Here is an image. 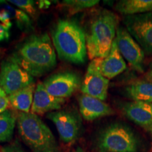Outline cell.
<instances>
[{"label": "cell", "instance_id": "obj_28", "mask_svg": "<svg viewBox=\"0 0 152 152\" xmlns=\"http://www.w3.org/2000/svg\"><path fill=\"white\" fill-rule=\"evenodd\" d=\"M145 78L147 81L152 82V62L150 64L147 73L145 74Z\"/></svg>", "mask_w": 152, "mask_h": 152}, {"label": "cell", "instance_id": "obj_5", "mask_svg": "<svg viewBox=\"0 0 152 152\" xmlns=\"http://www.w3.org/2000/svg\"><path fill=\"white\" fill-rule=\"evenodd\" d=\"M138 140L134 132L122 123H113L100 132L96 146L100 152H137Z\"/></svg>", "mask_w": 152, "mask_h": 152}, {"label": "cell", "instance_id": "obj_8", "mask_svg": "<svg viewBox=\"0 0 152 152\" xmlns=\"http://www.w3.org/2000/svg\"><path fill=\"white\" fill-rule=\"evenodd\" d=\"M125 28L134 38L144 53H152V11L132 16L123 19Z\"/></svg>", "mask_w": 152, "mask_h": 152}, {"label": "cell", "instance_id": "obj_24", "mask_svg": "<svg viewBox=\"0 0 152 152\" xmlns=\"http://www.w3.org/2000/svg\"><path fill=\"white\" fill-rule=\"evenodd\" d=\"M9 106V96L0 88V114L8 109Z\"/></svg>", "mask_w": 152, "mask_h": 152}, {"label": "cell", "instance_id": "obj_15", "mask_svg": "<svg viewBox=\"0 0 152 152\" xmlns=\"http://www.w3.org/2000/svg\"><path fill=\"white\" fill-rule=\"evenodd\" d=\"M126 68V63L119 52L115 39L109 54L106 58H102L100 65L101 73L106 78L109 80L123 73Z\"/></svg>", "mask_w": 152, "mask_h": 152}, {"label": "cell", "instance_id": "obj_13", "mask_svg": "<svg viewBox=\"0 0 152 152\" xmlns=\"http://www.w3.org/2000/svg\"><path fill=\"white\" fill-rule=\"evenodd\" d=\"M78 104L82 117L88 121L114 113L113 110L103 101L85 94L79 96Z\"/></svg>", "mask_w": 152, "mask_h": 152}, {"label": "cell", "instance_id": "obj_23", "mask_svg": "<svg viewBox=\"0 0 152 152\" xmlns=\"http://www.w3.org/2000/svg\"><path fill=\"white\" fill-rule=\"evenodd\" d=\"M11 19H12V17H11L8 5H2L0 7V23L9 29L12 26Z\"/></svg>", "mask_w": 152, "mask_h": 152}, {"label": "cell", "instance_id": "obj_2", "mask_svg": "<svg viewBox=\"0 0 152 152\" xmlns=\"http://www.w3.org/2000/svg\"><path fill=\"white\" fill-rule=\"evenodd\" d=\"M118 18L112 11L101 9L89 17L84 30L87 56L91 61L104 58L111 51L116 35Z\"/></svg>", "mask_w": 152, "mask_h": 152}, {"label": "cell", "instance_id": "obj_9", "mask_svg": "<svg viewBox=\"0 0 152 152\" xmlns=\"http://www.w3.org/2000/svg\"><path fill=\"white\" fill-rule=\"evenodd\" d=\"M115 39L119 52L123 58L128 62L129 65L134 71L144 73V52L126 28H118Z\"/></svg>", "mask_w": 152, "mask_h": 152}, {"label": "cell", "instance_id": "obj_19", "mask_svg": "<svg viewBox=\"0 0 152 152\" xmlns=\"http://www.w3.org/2000/svg\"><path fill=\"white\" fill-rule=\"evenodd\" d=\"M16 122L17 115L11 110L7 109L0 114V143L12 139Z\"/></svg>", "mask_w": 152, "mask_h": 152}, {"label": "cell", "instance_id": "obj_29", "mask_svg": "<svg viewBox=\"0 0 152 152\" xmlns=\"http://www.w3.org/2000/svg\"><path fill=\"white\" fill-rule=\"evenodd\" d=\"M71 152H85V150L82 149V148L77 147V149H75V150H74V151H71Z\"/></svg>", "mask_w": 152, "mask_h": 152}, {"label": "cell", "instance_id": "obj_30", "mask_svg": "<svg viewBox=\"0 0 152 152\" xmlns=\"http://www.w3.org/2000/svg\"><path fill=\"white\" fill-rule=\"evenodd\" d=\"M148 130H149V131L150 132V133H151V135H152V125H150L149 127H148Z\"/></svg>", "mask_w": 152, "mask_h": 152}, {"label": "cell", "instance_id": "obj_16", "mask_svg": "<svg viewBox=\"0 0 152 152\" xmlns=\"http://www.w3.org/2000/svg\"><path fill=\"white\" fill-rule=\"evenodd\" d=\"M35 87L34 83L9 96V106L22 113H30Z\"/></svg>", "mask_w": 152, "mask_h": 152}, {"label": "cell", "instance_id": "obj_1", "mask_svg": "<svg viewBox=\"0 0 152 152\" xmlns=\"http://www.w3.org/2000/svg\"><path fill=\"white\" fill-rule=\"evenodd\" d=\"M10 57L33 77H41L56 65V50L47 33L30 36Z\"/></svg>", "mask_w": 152, "mask_h": 152}, {"label": "cell", "instance_id": "obj_11", "mask_svg": "<svg viewBox=\"0 0 152 152\" xmlns=\"http://www.w3.org/2000/svg\"><path fill=\"white\" fill-rule=\"evenodd\" d=\"M42 83L49 94L62 99L71 96L82 85L80 75L71 71L53 74Z\"/></svg>", "mask_w": 152, "mask_h": 152}, {"label": "cell", "instance_id": "obj_17", "mask_svg": "<svg viewBox=\"0 0 152 152\" xmlns=\"http://www.w3.org/2000/svg\"><path fill=\"white\" fill-rule=\"evenodd\" d=\"M119 13L125 16H132L152 11V0H122L115 6Z\"/></svg>", "mask_w": 152, "mask_h": 152}, {"label": "cell", "instance_id": "obj_18", "mask_svg": "<svg viewBox=\"0 0 152 152\" xmlns=\"http://www.w3.org/2000/svg\"><path fill=\"white\" fill-rule=\"evenodd\" d=\"M125 94L132 101L152 103V82H134L125 87Z\"/></svg>", "mask_w": 152, "mask_h": 152}, {"label": "cell", "instance_id": "obj_3", "mask_svg": "<svg viewBox=\"0 0 152 152\" xmlns=\"http://www.w3.org/2000/svg\"><path fill=\"white\" fill-rule=\"evenodd\" d=\"M52 39L61 60L75 64L85 62L87 56L83 28L73 19H59L52 30Z\"/></svg>", "mask_w": 152, "mask_h": 152}, {"label": "cell", "instance_id": "obj_10", "mask_svg": "<svg viewBox=\"0 0 152 152\" xmlns=\"http://www.w3.org/2000/svg\"><path fill=\"white\" fill-rule=\"evenodd\" d=\"M102 58H94L91 61L81 85L83 94L89 95L101 101L107 98L109 80L101 73L100 65Z\"/></svg>", "mask_w": 152, "mask_h": 152}, {"label": "cell", "instance_id": "obj_22", "mask_svg": "<svg viewBox=\"0 0 152 152\" xmlns=\"http://www.w3.org/2000/svg\"><path fill=\"white\" fill-rule=\"evenodd\" d=\"M8 7L10 11L11 17L16 20V24L20 29L27 30L32 27L31 18L28 14L18 8H13L9 5Z\"/></svg>", "mask_w": 152, "mask_h": 152}, {"label": "cell", "instance_id": "obj_27", "mask_svg": "<svg viewBox=\"0 0 152 152\" xmlns=\"http://www.w3.org/2000/svg\"><path fill=\"white\" fill-rule=\"evenodd\" d=\"M37 4L39 9H48L51 4V2L49 1H38Z\"/></svg>", "mask_w": 152, "mask_h": 152}, {"label": "cell", "instance_id": "obj_12", "mask_svg": "<svg viewBox=\"0 0 152 152\" xmlns=\"http://www.w3.org/2000/svg\"><path fill=\"white\" fill-rule=\"evenodd\" d=\"M66 102L65 99L57 98L47 92L43 83H39L35 87L30 113L42 115L47 112L60 110Z\"/></svg>", "mask_w": 152, "mask_h": 152}, {"label": "cell", "instance_id": "obj_32", "mask_svg": "<svg viewBox=\"0 0 152 152\" xmlns=\"http://www.w3.org/2000/svg\"><path fill=\"white\" fill-rule=\"evenodd\" d=\"M0 152H2V151H1V149H0Z\"/></svg>", "mask_w": 152, "mask_h": 152}, {"label": "cell", "instance_id": "obj_31", "mask_svg": "<svg viewBox=\"0 0 152 152\" xmlns=\"http://www.w3.org/2000/svg\"><path fill=\"white\" fill-rule=\"evenodd\" d=\"M1 52H0V60H1Z\"/></svg>", "mask_w": 152, "mask_h": 152}, {"label": "cell", "instance_id": "obj_26", "mask_svg": "<svg viewBox=\"0 0 152 152\" xmlns=\"http://www.w3.org/2000/svg\"><path fill=\"white\" fill-rule=\"evenodd\" d=\"M9 29L7 28L4 26L0 23V42L6 41L9 39Z\"/></svg>", "mask_w": 152, "mask_h": 152}, {"label": "cell", "instance_id": "obj_20", "mask_svg": "<svg viewBox=\"0 0 152 152\" xmlns=\"http://www.w3.org/2000/svg\"><path fill=\"white\" fill-rule=\"evenodd\" d=\"M99 2L98 0H66L62 1L61 6L66 9L68 14L74 15L87 9L92 8Z\"/></svg>", "mask_w": 152, "mask_h": 152}, {"label": "cell", "instance_id": "obj_14", "mask_svg": "<svg viewBox=\"0 0 152 152\" xmlns=\"http://www.w3.org/2000/svg\"><path fill=\"white\" fill-rule=\"evenodd\" d=\"M121 111L136 124L146 128L152 125V103L140 101L125 102L121 105Z\"/></svg>", "mask_w": 152, "mask_h": 152}, {"label": "cell", "instance_id": "obj_4", "mask_svg": "<svg viewBox=\"0 0 152 152\" xmlns=\"http://www.w3.org/2000/svg\"><path fill=\"white\" fill-rule=\"evenodd\" d=\"M16 124L23 142L33 152H58L54 134L38 115L20 112Z\"/></svg>", "mask_w": 152, "mask_h": 152}, {"label": "cell", "instance_id": "obj_7", "mask_svg": "<svg viewBox=\"0 0 152 152\" xmlns=\"http://www.w3.org/2000/svg\"><path fill=\"white\" fill-rule=\"evenodd\" d=\"M47 118L52 121L58 131L61 140L65 144L75 142L80 134L81 118L73 109H63L52 111L47 115Z\"/></svg>", "mask_w": 152, "mask_h": 152}, {"label": "cell", "instance_id": "obj_6", "mask_svg": "<svg viewBox=\"0 0 152 152\" xmlns=\"http://www.w3.org/2000/svg\"><path fill=\"white\" fill-rule=\"evenodd\" d=\"M35 83L34 77L10 56L0 64V88L8 96Z\"/></svg>", "mask_w": 152, "mask_h": 152}, {"label": "cell", "instance_id": "obj_25", "mask_svg": "<svg viewBox=\"0 0 152 152\" xmlns=\"http://www.w3.org/2000/svg\"><path fill=\"white\" fill-rule=\"evenodd\" d=\"M2 152H26L23 148L17 143L9 144L2 148Z\"/></svg>", "mask_w": 152, "mask_h": 152}, {"label": "cell", "instance_id": "obj_21", "mask_svg": "<svg viewBox=\"0 0 152 152\" xmlns=\"http://www.w3.org/2000/svg\"><path fill=\"white\" fill-rule=\"evenodd\" d=\"M10 4L16 6L17 8L28 14L31 18L37 19L38 16L37 8L34 1L30 0H10Z\"/></svg>", "mask_w": 152, "mask_h": 152}]
</instances>
